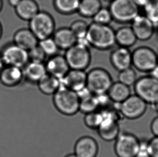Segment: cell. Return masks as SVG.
Listing matches in <instances>:
<instances>
[{"label":"cell","instance_id":"cell-10","mask_svg":"<svg viewBox=\"0 0 158 157\" xmlns=\"http://www.w3.org/2000/svg\"><path fill=\"white\" fill-rule=\"evenodd\" d=\"M148 104L137 95H131L124 102L119 104L120 115L128 119H136L145 113Z\"/></svg>","mask_w":158,"mask_h":157},{"label":"cell","instance_id":"cell-38","mask_svg":"<svg viewBox=\"0 0 158 157\" xmlns=\"http://www.w3.org/2000/svg\"><path fill=\"white\" fill-rule=\"evenodd\" d=\"M139 8H144L149 3L150 0H133Z\"/></svg>","mask_w":158,"mask_h":157},{"label":"cell","instance_id":"cell-8","mask_svg":"<svg viewBox=\"0 0 158 157\" xmlns=\"http://www.w3.org/2000/svg\"><path fill=\"white\" fill-rule=\"evenodd\" d=\"M64 57L71 70H85L91 60L89 47L78 44L66 50Z\"/></svg>","mask_w":158,"mask_h":157},{"label":"cell","instance_id":"cell-44","mask_svg":"<svg viewBox=\"0 0 158 157\" xmlns=\"http://www.w3.org/2000/svg\"><path fill=\"white\" fill-rule=\"evenodd\" d=\"M1 34H2V28H1V26L0 24V37L1 36Z\"/></svg>","mask_w":158,"mask_h":157},{"label":"cell","instance_id":"cell-48","mask_svg":"<svg viewBox=\"0 0 158 157\" xmlns=\"http://www.w3.org/2000/svg\"></svg>","mask_w":158,"mask_h":157},{"label":"cell","instance_id":"cell-25","mask_svg":"<svg viewBox=\"0 0 158 157\" xmlns=\"http://www.w3.org/2000/svg\"><path fill=\"white\" fill-rule=\"evenodd\" d=\"M40 91L47 95H53L61 86V81L49 74H47L38 83Z\"/></svg>","mask_w":158,"mask_h":157},{"label":"cell","instance_id":"cell-4","mask_svg":"<svg viewBox=\"0 0 158 157\" xmlns=\"http://www.w3.org/2000/svg\"><path fill=\"white\" fill-rule=\"evenodd\" d=\"M139 8L133 0H113L109 9L113 19L120 23H129L139 15Z\"/></svg>","mask_w":158,"mask_h":157},{"label":"cell","instance_id":"cell-24","mask_svg":"<svg viewBox=\"0 0 158 157\" xmlns=\"http://www.w3.org/2000/svg\"><path fill=\"white\" fill-rule=\"evenodd\" d=\"M115 42L119 46L129 48L135 44L137 39L132 28L124 26L115 32Z\"/></svg>","mask_w":158,"mask_h":157},{"label":"cell","instance_id":"cell-12","mask_svg":"<svg viewBox=\"0 0 158 157\" xmlns=\"http://www.w3.org/2000/svg\"><path fill=\"white\" fill-rule=\"evenodd\" d=\"M131 23V28H132L137 40H149L156 31L155 25L145 15H138L133 20Z\"/></svg>","mask_w":158,"mask_h":157},{"label":"cell","instance_id":"cell-22","mask_svg":"<svg viewBox=\"0 0 158 157\" xmlns=\"http://www.w3.org/2000/svg\"><path fill=\"white\" fill-rule=\"evenodd\" d=\"M15 9L21 19L29 21L40 12L39 6L34 0H21Z\"/></svg>","mask_w":158,"mask_h":157},{"label":"cell","instance_id":"cell-39","mask_svg":"<svg viewBox=\"0 0 158 157\" xmlns=\"http://www.w3.org/2000/svg\"><path fill=\"white\" fill-rule=\"evenodd\" d=\"M150 75L158 80V65L150 73Z\"/></svg>","mask_w":158,"mask_h":157},{"label":"cell","instance_id":"cell-31","mask_svg":"<svg viewBox=\"0 0 158 157\" xmlns=\"http://www.w3.org/2000/svg\"><path fill=\"white\" fill-rule=\"evenodd\" d=\"M143 8L146 17L155 26L158 24V0H150Z\"/></svg>","mask_w":158,"mask_h":157},{"label":"cell","instance_id":"cell-19","mask_svg":"<svg viewBox=\"0 0 158 157\" xmlns=\"http://www.w3.org/2000/svg\"><path fill=\"white\" fill-rule=\"evenodd\" d=\"M23 72L24 77L30 83H38L47 74L45 64L36 62H29L24 67Z\"/></svg>","mask_w":158,"mask_h":157},{"label":"cell","instance_id":"cell-18","mask_svg":"<svg viewBox=\"0 0 158 157\" xmlns=\"http://www.w3.org/2000/svg\"><path fill=\"white\" fill-rule=\"evenodd\" d=\"M23 77V68L6 66L0 74V80L5 86L13 87L19 85Z\"/></svg>","mask_w":158,"mask_h":157},{"label":"cell","instance_id":"cell-42","mask_svg":"<svg viewBox=\"0 0 158 157\" xmlns=\"http://www.w3.org/2000/svg\"><path fill=\"white\" fill-rule=\"evenodd\" d=\"M65 157H78L77 155H75V153H72V154H69L68 155H66Z\"/></svg>","mask_w":158,"mask_h":157},{"label":"cell","instance_id":"cell-7","mask_svg":"<svg viewBox=\"0 0 158 157\" xmlns=\"http://www.w3.org/2000/svg\"><path fill=\"white\" fill-rule=\"evenodd\" d=\"M29 27L31 32L39 40L52 37L55 32V23L49 14L40 11L30 21Z\"/></svg>","mask_w":158,"mask_h":157},{"label":"cell","instance_id":"cell-34","mask_svg":"<svg viewBox=\"0 0 158 157\" xmlns=\"http://www.w3.org/2000/svg\"><path fill=\"white\" fill-rule=\"evenodd\" d=\"M28 54L30 62L41 63H43L47 57L45 53L43 52L41 47L39 46V44L36 46L34 48L28 51Z\"/></svg>","mask_w":158,"mask_h":157},{"label":"cell","instance_id":"cell-37","mask_svg":"<svg viewBox=\"0 0 158 157\" xmlns=\"http://www.w3.org/2000/svg\"><path fill=\"white\" fill-rule=\"evenodd\" d=\"M151 129L154 136L158 137V116L152 121L151 125Z\"/></svg>","mask_w":158,"mask_h":157},{"label":"cell","instance_id":"cell-28","mask_svg":"<svg viewBox=\"0 0 158 157\" xmlns=\"http://www.w3.org/2000/svg\"><path fill=\"white\" fill-rule=\"evenodd\" d=\"M103 119L102 112L101 111H96L85 114L84 122L89 128L97 130L103 122Z\"/></svg>","mask_w":158,"mask_h":157},{"label":"cell","instance_id":"cell-21","mask_svg":"<svg viewBox=\"0 0 158 157\" xmlns=\"http://www.w3.org/2000/svg\"><path fill=\"white\" fill-rule=\"evenodd\" d=\"M39 42V39L30 29H21L14 36V44L27 51L37 46Z\"/></svg>","mask_w":158,"mask_h":157},{"label":"cell","instance_id":"cell-46","mask_svg":"<svg viewBox=\"0 0 158 157\" xmlns=\"http://www.w3.org/2000/svg\"><path fill=\"white\" fill-rule=\"evenodd\" d=\"M106 1H107V2H111L112 1H113V0H105Z\"/></svg>","mask_w":158,"mask_h":157},{"label":"cell","instance_id":"cell-43","mask_svg":"<svg viewBox=\"0 0 158 157\" xmlns=\"http://www.w3.org/2000/svg\"><path fill=\"white\" fill-rule=\"evenodd\" d=\"M2 7V0H0V11L1 10Z\"/></svg>","mask_w":158,"mask_h":157},{"label":"cell","instance_id":"cell-36","mask_svg":"<svg viewBox=\"0 0 158 157\" xmlns=\"http://www.w3.org/2000/svg\"><path fill=\"white\" fill-rule=\"evenodd\" d=\"M150 157H158V137H154L148 142Z\"/></svg>","mask_w":158,"mask_h":157},{"label":"cell","instance_id":"cell-13","mask_svg":"<svg viewBox=\"0 0 158 157\" xmlns=\"http://www.w3.org/2000/svg\"><path fill=\"white\" fill-rule=\"evenodd\" d=\"M75 154L78 157H96L99 152L98 143L90 136H83L75 143Z\"/></svg>","mask_w":158,"mask_h":157},{"label":"cell","instance_id":"cell-45","mask_svg":"<svg viewBox=\"0 0 158 157\" xmlns=\"http://www.w3.org/2000/svg\"><path fill=\"white\" fill-rule=\"evenodd\" d=\"M156 111H158V103H157V104H156Z\"/></svg>","mask_w":158,"mask_h":157},{"label":"cell","instance_id":"cell-27","mask_svg":"<svg viewBox=\"0 0 158 157\" xmlns=\"http://www.w3.org/2000/svg\"><path fill=\"white\" fill-rule=\"evenodd\" d=\"M81 0H54L56 10L63 14H71L78 11Z\"/></svg>","mask_w":158,"mask_h":157},{"label":"cell","instance_id":"cell-26","mask_svg":"<svg viewBox=\"0 0 158 157\" xmlns=\"http://www.w3.org/2000/svg\"><path fill=\"white\" fill-rule=\"evenodd\" d=\"M102 8L100 0H81L77 11L83 17L92 18Z\"/></svg>","mask_w":158,"mask_h":157},{"label":"cell","instance_id":"cell-33","mask_svg":"<svg viewBox=\"0 0 158 157\" xmlns=\"http://www.w3.org/2000/svg\"><path fill=\"white\" fill-rule=\"evenodd\" d=\"M92 18L94 22L103 25H109L113 19L109 9L104 8L103 7Z\"/></svg>","mask_w":158,"mask_h":157},{"label":"cell","instance_id":"cell-41","mask_svg":"<svg viewBox=\"0 0 158 157\" xmlns=\"http://www.w3.org/2000/svg\"><path fill=\"white\" fill-rule=\"evenodd\" d=\"M4 62H3L1 57L0 55V74H1V73L2 72V70H3V69L4 68Z\"/></svg>","mask_w":158,"mask_h":157},{"label":"cell","instance_id":"cell-16","mask_svg":"<svg viewBox=\"0 0 158 157\" xmlns=\"http://www.w3.org/2000/svg\"><path fill=\"white\" fill-rule=\"evenodd\" d=\"M110 60L113 67L119 72L125 70L132 66V52L128 48L119 46L111 53Z\"/></svg>","mask_w":158,"mask_h":157},{"label":"cell","instance_id":"cell-17","mask_svg":"<svg viewBox=\"0 0 158 157\" xmlns=\"http://www.w3.org/2000/svg\"><path fill=\"white\" fill-rule=\"evenodd\" d=\"M79 98V111L85 114L99 111V104L96 95L92 94L87 87L77 92Z\"/></svg>","mask_w":158,"mask_h":157},{"label":"cell","instance_id":"cell-15","mask_svg":"<svg viewBox=\"0 0 158 157\" xmlns=\"http://www.w3.org/2000/svg\"><path fill=\"white\" fill-rule=\"evenodd\" d=\"M45 66L48 74L60 81L70 70L65 57L60 54L50 57Z\"/></svg>","mask_w":158,"mask_h":157},{"label":"cell","instance_id":"cell-5","mask_svg":"<svg viewBox=\"0 0 158 157\" xmlns=\"http://www.w3.org/2000/svg\"><path fill=\"white\" fill-rule=\"evenodd\" d=\"M132 66L141 72L150 73L158 65V54L148 46L137 47L132 52Z\"/></svg>","mask_w":158,"mask_h":157},{"label":"cell","instance_id":"cell-1","mask_svg":"<svg viewBox=\"0 0 158 157\" xmlns=\"http://www.w3.org/2000/svg\"><path fill=\"white\" fill-rule=\"evenodd\" d=\"M115 32L109 25L93 22L89 26L86 38L90 46L101 50H106L116 44Z\"/></svg>","mask_w":158,"mask_h":157},{"label":"cell","instance_id":"cell-2","mask_svg":"<svg viewBox=\"0 0 158 157\" xmlns=\"http://www.w3.org/2000/svg\"><path fill=\"white\" fill-rule=\"evenodd\" d=\"M53 103L60 113L66 116H73L79 111L78 94L62 85L53 95Z\"/></svg>","mask_w":158,"mask_h":157},{"label":"cell","instance_id":"cell-11","mask_svg":"<svg viewBox=\"0 0 158 157\" xmlns=\"http://www.w3.org/2000/svg\"><path fill=\"white\" fill-rule=\"evenodd\" d=\"M0 55L6 66L23 68L29 61L28 51L15 44L6 46Z\"/></svg>","mask_w":158,"mask_h":157},{"label":"cell","instance_id":"cell-35","mask_svg":"<svg viewBox=\"0 0 158 157\" xmlns=\"http://www.w3.org/2000/svg\"><path fill=\"white\" fill-rule=\"evenodd\" d=\"M148 142L146 140H140L139 149L135 157H150Z\"/></svg>","mask_w":158,"mask_h":157},{"label":"cell","instance_id":"cell-30","mask_svg":"<svg viewBox=\"0 0 158 157\" xmlns=\"http://www.w3.org/2000/svg\"><path fill=\"white\" fill-rule=\"evenodd\" d=\"M89 26V25L84 21L77 20L73 22L70 29L77 39H79L86 37Z\"/></svg>","mask_w":158,"mask_h":157},{"label":"cell","instance_id":"cell-9","mask_svg":"<svg viewBox=\"0 0 158 157\" xmlns=\"http://www.w3.org/2000/svg\"><path fill=\"white\" fill-rule=\"evenodd\" d=\"M139 144L140 140L135 135L120 132L115 140L114 152L117 157H135Z\"/></svg>","mask_w":158,"mask_h":157},{"label":"cell","instance_id":"cell-23","mask_svg":"<svg viewBox=\"0 0 158 157\" xmlns=\"http://www.w3.org/2000/svg\"><path fill=\"white\" fill-rule=\"evenodd\" d=\"M107 94L111 101L116 104H120L131 95L130 87L118 81L113 83Z\"/></svg>","mask_w":158,"mask_h":157},{"label":"cell","instance_id":"cell-32","mask_svg":"<svg viewBox=\"0 0 158 157\" xmlns=\"http://www.w3.org/2000/svg\"><path fill=\"white\" fill-rule=\"evenodd\" d=\"M118 81L124 85L130 87L135 85L137 81V74L132 67L119 72L118 75Z\"/></svg>","mask_w":158,"mask_h":157},{"label":"cell","instance_id":"cell-20","mask_svg":"<svg viewBox=\"0 0 158 157\" xmlns=\"http://www.w3.org/2000/svg\"><path fill=\"white\" fill-rule=\"evenodd\" d=\"M53 39L59 49L67 50L76 44L77 38L70 28H63L55 31Z\"/></svg>","mask_w":158,"mask_h":157},{"label":"cell","instance_id":"cell-14","mask_svg":"<svg viewBox=\"0 0 158 157\" xmlns=\"http://www.w3.org/2000/svg\"><path fill=\"white\" fill-rule=\"evenodd\" d=\"M87 73L85 70L70 69L61 80V83L65 87L75 92H78L86 87Z\"/></svg>","mask_w":158,"mask_h":157},{"label":"cell","instance_id":"cell-3","mask_svg":"<svg viewBox=\"0 0 158 157\" xmlns=\"http://www.w3.org/2000/svg\"><path fill=\"white\" fill-rule=\"evenodd\" d=\"M113 83L110 74L103 68H94L87 73L86 87L95 95L106 94Z\"/></svg>","mask_w":158,"mask_h":157},{"label":"cell","instance_id":"cell-6","mask_svg":"<svg viewBox=\"0 0 158 157\" xmlns=\"http://www.w3.org/2000/svg\"><path fill=\"white\" fill-rule=\"evenodd\" d=\"M135 93L147 104L158 103V80L151 75L137 79L134 85Z\"/></svg>","mask_w":158,"mask_h":157},{"label":"cell","instance_id":"cell-29","mask_svg":"<svg viewBox=\"0 0 158 157\" xmlns=\"http://www.w3.org/2000/svg\"><path fill=\"white\" fill-rule=\"evenodd\" d=\"M39 46L41 47L47 56L52 57L57 54L59 48L53 38L49 37L39 40Z\"/></svg>","mask_w":158,"mask_h":157},{"label":"cell","instance_id":"cell-40","mask_svg":"<svg viewBox=\"0 0 158 157\" xmlns=\"http://www.w3.org/2000/svg\"><path fill=\"white\" fill-rule=\"evenodd\" d=\"M21 0H9V3L13 7H16L19 4Z\"/></svg>","mask_w":158,"mask_h":157},{"label":"cell","instance_id":"cell-47","mask_svg":"<svg viewBox=\"0 0 158 157\" xmlns=\"http://www.w3.org/2000/svg\"></svg>","mask_w":158,"mask_h":157}]
</instances>
